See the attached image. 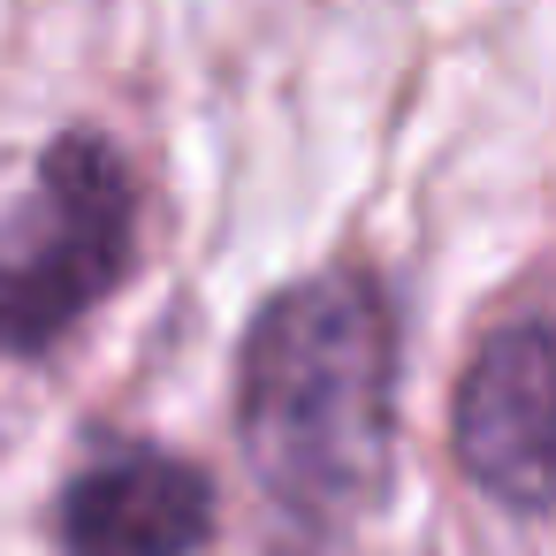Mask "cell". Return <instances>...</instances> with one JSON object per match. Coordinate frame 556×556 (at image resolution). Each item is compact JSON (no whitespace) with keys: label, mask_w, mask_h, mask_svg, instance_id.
<instances>
[{"label":"cell","mask_w":556,"mask_h":556,"mask_svg":"<svg viewBox=\"0 0 556 556\" xmlns=\"http://www.w3.org/2000/svg\"><path fill=\"white\" fill-rule=\"evenodd\" d=\"M237 442L252 480L313 526L381 510L396 472V298L366 260H328L252 313Z\"/></svg>","instance_id":"obj_1"},{"label":"cell","mask_w":556,"mask_h":556,"mask_svg":"<svg viewBox=\"0 0 556 556\" xmlns=\"http://www.w3.org/2000/svg\"><path fill=\"white\" fill-rule=\"evenodd\" d=\"M450 457L480 495L556 510V305L510 313L472 343L450 396Z\"/></svg>","instance_id":"obj_3"},{"label":"cell","mask_w":556,"mask_h":556,"mask_svg":"<svg viewBox=\"0 0 556 556\" xmlns=\"http://www.w3.org/2000/svg\"><path fill=\"white\" fill-rule=\"evenodd\" d=\"M214 472L161 442L92 450L54 495V556H199L214 541Z\"/></svg>","instance_id":"obj_4"},{"label":"cell","mask_w":556,"mask_h":556,"mask_svg":"<svg viewBox=\"0 0 556 556\" xmlns=\"http://www.w3.org/2000/svg\"><path fill=\"white\" fill-rule=\"evenodd\" d=\"M138 267V168L100 123L39 146L24 199L0 214V366L70 343Z\"/></svg>","instance_id":"obj_2"}]
</instances>
